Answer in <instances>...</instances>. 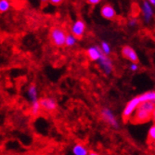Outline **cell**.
Listing matches in <instances>:
<instances>
[{
  "label": "cell",
  "instance_id": "cell-1",
  "mask_svg": "<svg viewBox=\"0 0 155 155\" xmlns=\"http://www.w3.org/2000/svg\"><path fill=\"white\" fill-rule=\"evenodd\" d=\"M155 110V103L153 102H142L138 106L135 114L130 119V123L133 124H142L152 120V114Z\"/></svg>",
  "mask_w": 155,
  "mask_h": 155
},
{
  "label": "cell",
  "instance_id": "cell-2",
  "mask_svg": "<svg viewBox=\"0 0 155 155\" xmlns=\"http://www.w3.org/2000/svg\"><path fill=\"white\" fill-rule=\"evenodd\" d=\"M67 35L68 34L66 30L61 26H53L49 32L51 43L57 48H61L65 46Z\"/></svg>",
  "mask_w": 155,
  "mask_h": 155
},
{
  "label": "cell",
  "instance_id": "cell-3",
  "mask_svg": "<svg viewBox=\"0 0 155 155\" xmlns=\"http://www.w3.org/2000/svg\"><path fill=\"white\" fill-rule=\"evenodd\" d=\"M141 103L142 102H141V101H140L139 96L133 97L132 100H130L127 102V104L125 105V107L122 112V118H123L124 123H127L130 121L131 117L135 114V111L137 110V109Z\"/></svg>",
  "mask_w": 155,
  "mask_h": 155
},
{
  "label": "cell",
  "instance_id": "cell-4",
  "mask_svg": "<svg viewBox=\"0 0 155 155\" xmlns=\"http://www.w3.org/2000/svg\"><path fill=\"white\" fill-rule=\"evenodd\" d=\"M101 115L102 119L107 124H109L110 126H112V127H114V128H118L119 127L118 120L116 119L114 114L112 112V110L110 108H107V107L102 108L101 110Z\"/></svg>",
  "mask_w": 155,
  "mask_h": 155
},
{
  "label": "cell",
  "instance_id": "cell-5",
  "mask_svg": "<svg viewBox=\"0 0 155 155\" xmlns=\"http://www.w3.org/2000/svg\"><path fill=\"white\" fill-rule=\"evenodd\" d=\"M87 29V24L83 20H76L71 25V34L74 35L77 39L83 37L84 32Z\"/></svg>",
  "mask_w": 155,
  "mask_h": 155
},
{
  "label": "cell",
  "instance_id": "cell-6",
  "mask_svg": "<svg viewBox=\"0 0 155 155\" xmlns=\"http://www.w3.org/2000/svg\"><path fill=\"white\" fill-rule=\"evenodd\" d=\"M39 102H40L42 110L45 111H48V112L54 111L58 107L57 101H56V100L53 97H41L39 100Z\"/></svg>",
  "mask_w": 155,
  "mask_h": 155
},
{
  "label": "cell",
  "instance_id": "cell-7",
  "mask_svg": "<svg viewBox=\"0 0 155 155\" xmlns=\"http://www.w3.org/2000/svg\"><path fill=\"white\" fill-rule=\"evenodd\" d=\"M121 53H122L123 58L129 61L131 63H137L138 56H137V52L135 51V49L133 48H131L130 46H124L122 48Z\"/></svg>",
  "mask_w": 155,
  "mask_h": 155
},
{
  "label": "cell",
  "instance_id": "cell-8",
  "mask_svg": "<svg viewBox=\"0 0 155 155\" xmlns=\"http://www.w3.org/2000/svg\"><path fill=\"white\" fill-rule=\"evenodd\" d=\"M101 15L106 20L112 21V20L116 19L117 13H116V10L114 9V8L110 4H105L101 8Z\"/></svg>",
  "mask_w": 155,
  "mask_h": 155
},
{
  "label": "cell",
  "instance_id": "cell-9",
  "mask_svg": "<svg viewBox=\"0 0 155 155\" xmlns=\"http://www.w3.org/2000/svg\"><path fill=\"white\" fill-rule=\"evenodd\" d=\"M97 62H98V64H100L101 70L106 74H109L111 73L112 69H114V64H112L111 60L108 57V56L102 54L100 61H98Z\"/></svg>",
  "mask_w": 155,
  "mask_h": 155
},
{
  "label": "cell",
  "instance_id": "cell-10",
  "mask_svg": "<svg viewBox=\"0 0 155 155\" xmlns=\"http://www.w3.org/2000/svg\"><path fill=\"white\" fill-rule=\"evenodd\" d=\"M102 54L103 52L101 47H97V46H93L87 49V55L91 61H98Z\"/></svg>",
  "mask_w": 155,
  "mask_h": 155
},
{
  "label": "cell",
  "instance_id": "cell-11",
  "mask_svg": "<svg viewBox=\"0 0 155 155\" xmlns=\"http://www.w3.org/2000/svg\"><path fill=\"white\" fill-rule=\"evenodd\" d=\"M141 12H142V16L144 18V21L146 22H150L153 17V9H152V6L150 4L149 1H144L142 3Z\"/></svg>",
  "mask_w": 155,
  "mask_h": 155
},
{
  "label": "cell",
  "instance_id": "cell-12",
  "mask_svg": "<svg viewBox=\"0 0 155 155\" xmlns=\"http://www.w3.org/2000/svg\"><path fill=\"white\" fill-rule=\"evenodd\" d=\"M73 153L74 155H88L89 150L87 147L82 143H76L73 147Z\"/></svg>",
  "mask_w": 155,
  "mask_h": 155
},
{
  "label": "cell",
  "instance_id": "cell-13",
  "mask_svg": "<svg viewBox=\"0 0 155 155\" xmlns=\"http://www.w3.org/2000/svg\"><path fill=\"white\" fill-rule=\"evenodd\" d=\"M27 94H28V97H29V98L32 101L33 103L38 101V100H37L38 91H37V87L35 84H32L29 86L28 90H27Z\"/></svg>",
  "mask_w": 155,
  "mask_h": 155
},
{
  "label": "cell",
  "instance_id": "cell-14",
  "mask_svg": "<svg viewBox=\"0 0 155 155\" xmlns=\"http://www.w3.org/2000/svg\"><path fill=\"white\" fill-rule=\"evenodd\" d=\"M141 102H153L155 103V91H147L139 95Z\"/></svg>",
  "mask_w": 155,
  "mask_h": 155
},
{
  "label": "cell",
  "instance_id": "cell-15",
  "mask_svg": "<svg viewBox=\"0 0 155 155\" xmlns=\"http://www.w3.org/2000/svg\"><path fill=\"white\" fill-rule=\"evenodd\" d=\"M147 142L149 144H154L155 143V124H153L149 129Z\"/></svg>",
  "mask_w": 155,
  "mask_h": 155
},
{
  "label": "cell",
  "instance_id": "cell-16",
  "mask_svg": "<svg viewBox=\"0 0 155 155\" xmlns=\"http://www.w3.org/2000/svg\"><path fill=\"white\" fill-rule=\"evenodd\" d=\"M76 42H77V38L74 35L68 34L67 38H66V42H65V46L68 48H72L76 44Z\"/></svg>",
  "mask_w": 155,
  "mask_h": 155
},
{
  "label": "cell",
  "instance_id": "cell-17",
  "mask_svg": "<svg viewBox=\"0 0 155 155\" xmlns=\"http://www.w3.org/2000/svg\"><path fill=\"white\" fill-rule=\"evenodd\" d=\"M41 110H42V108H41V105H40L39 101H36V102H35V103H33L32 106H31V114H32V115L35 116V117H36L40 114Z\"/></svg>",
  "mask_w": 155,
  "mask_h": 155
},
{
  "label": "cell",
  "instance_id": "cell-18",
  "mask_svg": "<svg viewBox=\"0 0 155 155\" xmlns=\"http://www.w3.org/2000/svg\"><path fill=\"white\" fill-rule=\"evenodd\" d=\"M101 50H102L103 54H104V55H106V56H109V55L111 53L110 46V44L108 43V42H106V41H102V42H101Z\"/></svg>",
  "mask_w": 155,
  "mask_h": 155
},
{
  "label": "cell",
  "instance_id": "cell-19",
  "mask_svg": "<svg viewBox=\"0 0 155 155\" xmlns=\"http://www.w3.org/2000/svg\"><path fill=\"white\" fill-rule=\"evenodd\" d=\"M10 6L11 4L8 0H1V1H0V12L1 13L7 12L9 9Z\"/></svg>",
  "mask_w": 155,
  "mask_h": 155
},
{
  "label": "cell",
  "instance_id": "cell-20",
  "mask_svg": "<svg viewBox=\"0 0 155 155\" xmlns=\"http://www.w3.org/2000/svg\"><path fill=\"white\" fill-rule=\"evenodd\" d=\"M137 23H138V21H137V19H136V18H131V19L128 21V25H129L130 27H136V26L137 25Z\"/></svg>",
  "mask_w": 155,
  "mask_h": 155
},
{
  "label": "cell",
  "instance_id": "cell-21",
  "mask_svg": "<svg viewBox=\"0 0 155 155\" xmlns=\"http://www.w3.org/2000/svg\"><path fill=\"white\" fill-rule=\"evenodd\" d=\"M129 69L131 70L132 72H137L138 70V65L137 63H131L130 66H129Z\"/></svg>",
  "mask_w": 155,
  "mask_h": 155
},
{
  "label": "cell",
  "instance_id": "cell-22",
  "mask_svg": "<svg viewBox=\"0 0 155 155\" xmlns=\"http://www.w3.org/2000/svg\"><path fill=\"white\" fill-rule=\"evenodd\" d=\"M62 3V0H50V4L58 6Z\"/></svg>",
  "mask_w": 155,
  "mask_h": 155
},
{
  "label": "cell",
  "instance_id": "cell-23",
  "mask_svg": "<svg viewBox=\"0 0 155 155\" xmlns=\"http://www.w3.org/2000/svg\"><path fill=\"white\" fill-rule=\"evenodd\" d=\"M87 3L90 4V5H97V4L101 3V0H88Z\"/></svg>",
  "mask_w": 155,
  "mask_h": 155
},
{
  "label": "cell",
  "instance_id": "cell-24",
  "mask_svg": "<svg viewBox=\"0 0 155 155\" xmlns=\"http://www.w3.org/2000/svg\"><path fill=\"white\" fill-rule=\"evenodd\" d=\"M150 4L152 6V7H155V0H150Z\"/></svg>",
  "mask_w": 155,
  "mask_h": 155
},
{
  "label": "cell",
  "instance_id": "cell-25",
  "mask_svg": "<svg viewBox=\"0 0 155 155\" xmlns=\"http://www.w3.org/2000/svg\"><path fill=\"white\" fill-rule=\"evenodd\" d=\"M88 155H100L97 152H96V151H89V154Z\"/></svg>",
  "mask_w": 155,
  "mask_h": 155
},
{
  "label": "cell",
  "instance_id": "cell-26",
  "mask_svg": "<svg viewBox=\"0 0 155 155\" xmlns=\"http://www.w3.org/2000/svg\"><path fill=\"white\" fill-rule=\"evenodd\" d=\"M152 121H153V123L155 124V110H154V111H153V114H152Z\"/></svg>",
  "mask_w": 155,
  "mask_h": 155
},
{
  "label": "cell",
  "instance_id": "cell-27",
  "mask_svg": "<svg viewBox=\"0 0 155 155\" xmlns=\"http://www.w3.org/2000/svg\"><path fill=\"white\" fill-rule=\"evenodd\" d=\"M154 147H155V143H154Z\"/></svg>",
  "mask_w": 155,
  "mask_h": 155
}]
</instances>
